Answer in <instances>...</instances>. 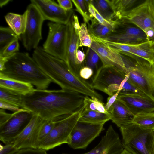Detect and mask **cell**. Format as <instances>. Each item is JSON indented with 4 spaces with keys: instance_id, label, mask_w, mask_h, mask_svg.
<instances>
[{
    "instance_id": "cell-12",
    "label": "cell",
    "mask_w": 154,
    "mask_h": 154,
    "mask_svg": "<svg viewBox=\"0 0 154 154\" xmlns=\"http://www.w3.org/2000/svg\"><path fill=\"white\" fill-rule=\"evenodd\" d=\"M93 40L107 45L118 51L122 55H132L154 63V41L150 40L139 44L126 45L94 37Z\"/></svg>"
},
{
    "instance_id": "cell-34",
    "label": "cell",
    "mask_w": 154,
    "mask_h": 154,
    "mask_svg": "<svg viewBox=\"0 0 154 154\" xmlns=\"http://www.w3.org/2000/svg\"><path fill=\"white\" fill-rule=\"evenodd\" d=\"M88 10L91 16L96 19L100 23L107 26L114 27L116 20L112 21H109L103 18L91 3V0L88 5Z\"/></svg>"
},
{
    "instance_id": "cell-33",
    "label": "cell",
    "mask_w": 154,
    "mask_h": 154,
    "mask_svg": "<svg viewBox=\"0 0 154 154\" xmlns=\"http://www.w3.org/2000/svg\"><path fill=\"white\" fill-rule=\"evenodd\" d=\"M78 34L79 40V47L85 46L90 48L93 40L89 34L86 23H84L81 24Z\"/></svg>"
},
{
    "instance_id": "cell-16",
    "label": "cell",
    "mask_w": 154,
    "mask_h": 154,
    "mask_svg": "<svg viewBox=\"0 0 154 154\" xmlns=\"http://www.w3.org/2000/svg\"><path fill=\"white\" fill-rule=\"evenodd\" d=\"M126 77L122 70L116 67L102 66L97 70L91 84L94 89L105 93L109 86L113 84L120 85Z\"/></svg>"
},
{
    "instance_id": "cell-38",
    "label": "cell",
    "mask_w": 154,
    "mask_h": 154,
    "mask_svg": "<svg viewBox=\"0 0 154 154\" xmlns=\"http://www.w3.org/2000/svg\"><path fill=\"white\" fill-rule=\"evenodd\" d=\"M13 154H48L46 151L39 148H25L18 149Z\"/></svg>"
},
{
    "instance_id": "cell-44",
    "label": "cell",
    "mask_w": 154,
    "mask_h": 154,
    "mask_svg": "<svg viewBox=\"0 0 154 154\" xmlns=\"http://www.w3.org/2000/svg\"><path fill=\"white\" fill-rule=\"evenodd\" d=\"M60 6L64 10L69 11L73 8L72 2L70 0H57Z\"/></svg>"
},
{
    "instance_id": "cell-29",
    "label": "cell",
    "mask_w": 154,
    "mask_h": 154,
    "mask_svg": "<svg viewBox=\"0 0 154 154\" xmlns=\"http://www.w3.org/2000/svg\"><path fill=\"white\" fill-rule=\"evenodd\" d=\"M0 100L22 108L23 96L0 88Z\"/></svg>"
},
{
    "instance_id": "cell-26",
    "label": "cell",
    "mask_w": 154,
    "mask_h": 154,
    "mask_svg": "<svg viewBox=\"0 0 154 154\" xmlns=\"http://www.w3.org/2000/svg\"><path fill=\"white\" fill-rule=\"evenodd\" d=\"M91 3L105 19L111 21L116 20L110 0H91Z\"/></svg>"
},
{
    "instance_id": "cell-30",
    "label": "cell",
    "mask_w": 154,
    "mask_h": 154,
    "mask_svg": "<svg viewBox=\"0 0 154 154\" xmlns=\"http://www.w3.org/2000/svg\"><path fill=\"white\" fill-rule=\"evenodd\" d=\"M132 122L144 128L154 129V111L135 115Z\"/></svg>"
},
{
    "instance_id": "cell-21",
    "label": "cell",
    "mask_w": 154,
    "mask_h": 154,
    "mask_svg": "<svg viewBox=\"0 0 154 154\" xmlns=\"http://www.w3.org/2000/svg\"><path fill=\"white\" fill-rule=\"evenodd\" d=\"M108 112L111 115L110 120L120 128L132 122L135 116L117 99Z\"/></svg>"
},
{
    "instance_id": "cell-39",
    "label": "cell",
    "mask_w": 154,
    "mask_h": 154,
    "mask_svg": "<svg viewBox=\"0 0 154 154\" xmlns=\"http://www.w3.org/2000/svg\"><path fill=\"white\" fill-rule=\"evenodd\" d=\"M94 74L93 70L87 66H83L80 70L79 76L84 80H87L92 77Z\"/></svg>"
},
{
    "instance_id": "cell-6",
    "label": "cell",
    "mask_w": 154,
    "mask_h": 154,
    "mask_svg": "<svg viewBox=\"0 0 154 154\" xmlns=\"http://www.w3.org/2000/svg\"><path fill=\"white\" fill-rule=\"evenodd\" d=\"M83 106L73 113L53 119L54 126L48 135L40 141L38 148L46 151L68 143L70 134L85 109Z\"/></svg>"
},
{
    "instance_id": "cell-8",
    "label": "cell",
    "mask_w": 154,
    "mask_h": 154,
    "mask_svg": "<svg viewBox=\"0 0 154 154\" xmlns=\"http://www.w3.org/2000/svg\"><path fill=\"white\" fill-rule=\"evenodd\" d=\"M104 39L126 45L139 44L149 41L145 32L128 19L116 20L115 26L109 35Z\"/></svg>"
},
{
    "instance_id": "cell-35",
    "label": "cell",
    "mask_w": 154,
    "mask_h": 154,
    "mask_svg": "<svg viewBox=\"0 0 154 154\" xmlns=\"http://www.w3.org/2000/svg\"><path fill=\"white\" fill-rule=\"evenodd\" d=\"M86 66L93 70L97 68L100 58L97 53L91 48H88L85 57Z\"/></svg>"
},
{
    "instance_id": "cell-9",
    "label": "cell",
    "mask_w": 154,
    "mask_h": 154,
    "mask_svg": "<svg viewBox=\"0 0 154 154\" xmlns=\"http://www.w3.org/2000/svg\"><path fill=\"white\" fill-rule=\"evenodd\" d=\"M27 19L25 30L21 38L23 45L27 50L35 49L42 39V26L45 20L37 8L30 3L26 10Z\"/></svg>"
},
{
    "instance_id": "cell-25",
    "label": "cell",
    "mask_w": 154,
    "mask_h": 154,
    "mask_svg": "<svg viewBox=\"0 0 154 154\" xmlns=\"http://www.w3.org/2000/svg\"><path fill=\"white\" fill-rule=\"evenodd\" d=\"M111 118L109 113H103L85 109L79 122L88 124H105L110 120Z\"/></svg>"
},
{
    "instance_id": "cell-11",
    "label": "cell",
    "mask_w": 154,
    "mask_h": 154,
    "mask_svg": "<svg viewBox=\"0 0 154 154\" xmlns=\"http://www.w3.org/2000/svg\"><path fill=\"white\" fill-rule=\"evenodd\" d=\"M104 124H92L79 122L70 134L68 144L73 149H85L103 129Z\"/></svg>"
},
{
    "instance_id": "cell-27",
    "label": "cell",
    "mask_w": 154,
    "mask_h": 154,
    "mask_svg": "<svg viewBox=\"0 0 154 154\" xmlns=\"http://www.w3.org/2000/svg\"><path fill=\"white\" fill-rule=\"evenodd\" d=\"M91 21V23L88 24L89 34L97 38H106L110 35L114 28L103 25L94 18Z\"/></svg>"
},
{
    "instance_id": "cell-15",
    "label": "cell",
    "mask_w": 154,
    "mask_h": 154,
    "mask_svg": "<svg viewBox=\"0 0 154 154\" xmlns=\"http://www.w3.org/2000/svg\"><path fill=\"white\" fill-rule=\"evenodd\" d=\"M44 120L33 115L28 124L16 139L14 146L18 149L38 148L39 131Z\"/></svg>"
},
{
    "instance_id": "cell-47",
    "label": "cell",
    "mask_w": 154,
    "mask_h": 154,
    "mask_svg": "<svg viewBox=\"0 0 154 154\" xmlns=\"http://www.w3.org/2000/svg\"><path fill=\"white\" fill-rule=\"evenodd\" d=\"M9 0H1L0 1V6L1 8L7 4L9 2L11 1Z\"/></svg>"
},
{
    "instance_id": "cell-4",
    "label": "cell",
    "mask_w": 154,
    "mask_h": 154,
    "mask_svg": "<svg viewBox=\"0 0 154 154\" xmlns=\"http://www.w3.org/2000/svg\"><path fill=\"white\" fill-rule=\"evenodd\" d=\"M128 80L154 102V64L136 56H123Z\"/></svg>"
},
{
    "instance_id": "cell-20",
    "label": "cell",
    "mask_w": 154,
    "mask_h": 154,
    "mask_svg": "<svg viewBox=\"0 0 154 154\" xmlns=\"http://www.w3.org/2000/svg\"><path fill=\"white\" fill-rule=\"evenodd\" d=\"M117 99L134 116L140 113L154 111V102L148 97L119 94Z\"/></svg>"
},
{
    "instance_id": "cell-36",
    "label": "cell",
    "mask_w": 154,
    "mask_h": 154,
    "mask_svg": "<svg viewBox=\"0 0 154 154\" xmlns=\"http://www.w3.org/2000/svg\"><path fill=\"white\" fill-rule=\"evenodd\" d=\"M55 122L53 119L45 120L39 131L38 139L39 142L47 136L53 128Z\"/></svg>"
},
{
    "instance_id": "cell-48",
    "label": "cell",
    "mask_w": 154,
    "mask_h": 154,
    "mask_svg": "<svg viewBox=\"0 0 154 154\" xmlns=\"http://www.w3.org/2000/svg\"><path fill=\"white\" fill-rule=\"evenodd\" d=\"M120 154H132L129 152L125 149H124L122 152Z\"/></svg>"
},
{
    "instance_id": "cell-31",
    "label": "cell",
    "mask_w": 154,
    "mask_h": 154,
    "mask_svg": "<svg viewBox=\"0 0 154 154\" xmlns=\"http://www.w3.org/2000/svg\"><path fill=\"white\" fill-rule=\"evenodd\" d=\"M83 105L86 109L97 111L99 112L109 114L106 110L105 104L98 99L95 97L85 96L84 100Z\"/></svg>"
},
{
    "instance_id": "cell-43",
    "label": "cell",
    "mask_w": 154,
    "mask_h": 154,
    "mask_svg": "<svg viewBox=\"0 0 154 154\" xmlns=\"http://www.w3.org/2000/svg\"><path fill=\"white\" fill-rule=\"evenodd\" d=\"M120 91H118L115 93L112 96H109L107 99V101L105 105L106 110L108 111L112 105L114 103Z\"/></svg>"
},
{
    "instance_id": "cell-7",
    "label": "cell",
    "mask_w": 154,
    "mask_h": 154,
    "mask_svg": "<svg viewBox=\"0 0 154 154\" xmlns=\"http://www.w3.org/2000/svg\"><path fill=\"white\" fill-rule=\"evenodd\" d=\"M47 25L49 32L47 39L43 45V49L48 54L66 63L67 24L49 22Z\"/></svg>"
},
{
    "instance_id": "cell-49",
    "label": "cell",
    "mask_w": 154,
    "mask_h": 154,
    "mask_svg": "<svg viewBox=\"0 0 154 154\" xmlns=\"http://www.w3.org/2000/svg\"><path fill=\"white\" fill-rule=\"evenodd\" d=\"M153 41H154V40Z\"/></svg>"
},
{
    "instance_id": "cell-40",
    "label": "cell",
    "mask_w": 154,
    "mask_h": 154,
    "mask_svg": "<svg viewBox=\"0 0 154 154\" xmlns=\"http://www.w3.org/2000/svg\"><path fill=\"white\" fill-rule=\"evenodd\" d=\"M18 150L14 146L13 143L1 145L0 154H13Z\"/></svg>"
},
{
    "instance_id": "cell-13",
    "label": "cell",
    "mask_w": 154,
    "mask_h": 154,
    "mask_svg": "<svg viewBox=\"0 0 154 154\" xmlns=\"http://www.w3.org/2000/svg\"><path fill=\"white\" fill-rule=\"evenodd\" d=\"M38 8L44 20L66 25L74 14L72 10L66 11L53 0H31Z\"/></svg>"
},
{
    "instance_id": "cell-46",
    "label": "cell",
    "mask_w": 154,
    "mask_h": 154,
    "mask_svg": "<svg viewBox=\"0 0 154 154\" xmlns=\"http://www.w3.org/2000/svg\"><path fill=\"white\" fill-rule=\"evenodd\" d=\"M8 58V57L0 56V71L4 69L5 64L7 61Z\"/></svg>"
},
{
    "instance_id": "cell-2",
    "label": "cell",
    "mask_w": 154,
    "mask_h": 154,
    "mask_svg": "<svg viewBox=\"0 0 154 154\" xmlns=\"http://www.w3.org/2000/svg\"><path fill=\"white\" fill-rule=\"evenodd\" d=\"M32 57L45 74L61 89L103 100L102 96L94 90L91 84L72 71L66 62L48 54L42 47L38 46L35 49Z\"/></svg>"
},
{
    "instance_id": "cell-10",
    "label": "cell",
    "mask_w": 154,
    "mask_h": 154,
    "mask_svg": "<svg viewBox=\"0 0 154 154\" xmlns=\"http://www.w3.org/2000/svg\"><path fill=\"white\" fill-rule=\"evenodd\" d=\"M33 115L31 112L24 109L12 113L10 119L0 125V140L5 144L14 143Z\"/></svg>"
},
{
    "instance_id": "cell-22",
    "label": "cell",
    "mask_w": 154,
    "mask_h": 154,
    "mask_svg": "<svg viewBox=\"0 0 154 154\" xmlns=\"http://www.w3.org/2000/svg\"><path fill=\"white\" fill-rule=\"evenodd\" d=\"M0 88L25 96L33 92V85L27 82L0 77Z\"/></svg>"
},
{
    "instance_id": "cell-32",
    "label": "cell",
    "mask_w": 154,
    "mask_h": 154,
    "mask_svg": "<svg viewBox=\"0 0 154 154\" xmlns=\"http://www.w3.org/2000/svg\"><path fill=\"white\" fill-rule=\"evenodd\" d=\"M75 7V10L83 17L84 23L88 24L93 18L91 16L88 10L90 0H72Z\"/></svg>"
},
{
    "instance_id": "cell-5",
    "label": "cell",
    "mask_w": 154,
    "mask_h": 154,
    "mask_svg": "<svg viewBox=\"0 0 154 154\" xmlns=\"http://www.w3.org/2000/svg\"><path fill=\"white\" fill-rule=\"evenodd\" d=\"M124 149L132 154H154V129L131 122L120 128Z\"/></svg>"
},
{
    "instance_id": "cell-41",
    "label": "cell",
    "mask_w": 154,
    "mask_h": 154,
    "mask_svg": "<svg viewBox=\"0 0 154 154\" xmlns=\"http://www.w3.org/2000/svg\"><path fill=\"white\" fill-rule=\"evenodd\" d=\"M0 108L11 111L13 112L21 111L23 109L20 108L0 100Z\"/></svg>"
},
{
    "instance_id": "cell-23",
    "label": "cell",
    "mask_w": 154,
    "mask_h": 154,
    "mask_svg": "<svg viewBox=\"0 0 154 154\" xmlns=\"http://www.w3.org/2000/svg\"><path fill=\"white\" fill-rule=\"evenodd\" d=\"M115 15L116 20L124 18L133 8L143 1L110 0Z\"/></svg>"
},
{
    "instance_id": "cell-42",
    "label": "cell",
    "mask_w": 154,
    "mask_h": 154,
    "mask_svg": "<svg viewBox=\"0 0 154 154\" xmlns=\"http://www.w3.org/2000/svg\"><path fill=\"white\" fill-rule=\"evenodd\" d=\"M85 55L84 52L78 49L76 54V64L80 69L84 66V62L85 59Z\"/></svg>"
},
{
    "instance_id": "cell-28",
    "label": "cell",
    "mask_w": 154,
    "mask_h": 154,
    "mask_svg": "<svg viewBox=\"0 0 154 154\" xmlns=\"http://www.w3.org/2000/svg\"><path fill=\"white\" fill-rule=\"evenodd\" d=\"M9 27H0V55L11 42L20 38Z\"/></svg>"
},
{
    "instance_id": "cell-24",
    "label": "cell",
    "mask_w": 154,
    "mask_h": 154,
    "mask_svg": "<svg viewBox=\"0 0 154 154\" xmlns=\"http://www.w3.org/2000/svg\"><path fill=\"white\" fill-rule=\"evenodd\" d=\"M5 18L9 27L17 35L20 37L25 30L27 19L26 11L22 14L8 13Z\"/></svg>"
},
{
    "instance_id": "cell-19",
    "label": "cell",
    "mask_w": 154,
    "mask_h": 154,
    "mask_svg": "<svg viewBox=\"0 0 154 154\" xmlns=\"http://www.w3.org/2000/svg\"><path fill=\"white\" fill-rule=\"evenodd\" d=\"M90 48L98 55L103 67L114 66L122 71L125 67L122 55L110 46L95 41L93 42Z\"/></svg>"
},
{
    "instance_id": "cell-14",
    "label": "cell",
    "mask_w": 154,
    "mask_h": 154,
    "mask_svg": "<svg viewBox=\"0 0 154 154\" xmlns=\"http://www.w3.org/2000/svg\"><path fill=\"white\" fill-rule=\"evenodd\" d=\"M123 18L128 19L143 32L154 29V0L143 1Z\"/></svg>"
},
{
    "instance_id": "cell-3",
    "label": "cell",
    "mask_w": 154,
    "mask_h": 154,
    "mask_svg": "<svg viewBox=\"0 0 154 154\" xmlns=\"http://www.w3.org/2000/svg\"><path fill=\"white\" fill-rule=\"evenodd\" d=\"M0 77L30 83L38 90H45L51 80L27 52H18L8 57Z\"/></svg>"
},
{
    "instance_id": "cell-17",
    "label": "cell",
    "mask_w": 154,
    "mask_h": 154,
    "mask_svg": "<svg viewBox=\"0 0 154 154\" xmlns=\"http://www.w3.org/2000/svg\"><path fill=\"white\" fill-rule=\"evenodd\" d=\"M67 43L66 49V63L69 68L79 75L80 70L76 63V54L79 48L78 31L80 25L78 16L74 13L67 24Z\"/></svg>"
},
{
    "instance_id": "cell-45",
    "label": "cell",
    "mask_w": 154,
    "mask_h": 154,
    "mask_svg": "<svg viewBox=\"0 0 154 154\" xmlns=\"http://www.w3.org/2000/svg\"><path fill=\"white\" fill-rule=\"evenodd\" d=\"M12 116V113L6 112L4 109H0V125L6 122Z\"/></svg>"
},
{
    "instance_id": "cell-37",
    "label": "cell",
    "mask_w": 154,
    "mask_h": 154,
    "mask_svg": "<svg viewBox=\"0 0 154 154\" xmlns=\"http://www.w3.org/2000/svg\"><path fill=\"white\" fill-rule=\"evenodd\" d=\"M19 44L18 39H16L10 43L5 49L2 54L3 56L9 57L19 52Z\"/></svg>"
},
{
    "instance_id": "cell-18",
    "label": "cell",
    "mask_w": 154,
    "mask_h": 154,
    "mask_svg": "<svg viewBox=\"0 0 154 154\" xmlns=\"http://www.w3.org/2000/svg\"><path fill=\"white\" fill-rule=\"evenodd\" d=\"M124 149L119 134L110 125L96 147L88 152L81 154H120Z\"/></svg>"
},
{
    "instance_id": "cell-1",
    "label": "cell",
    "mask_w": 154,
    "mask_h": 154,
    "mask_svg": "<svg viewBox=\"0 0 154 154\" xmlns=\"http://www.w3.org/2000/svg\"><path fill=\"white\" fill-rule=\"evenodd\" d=\"M85 96L75 91L38 90L23 96V109L45 120L71 114L83 105Z\"/></svg>"
}]
</instances>
